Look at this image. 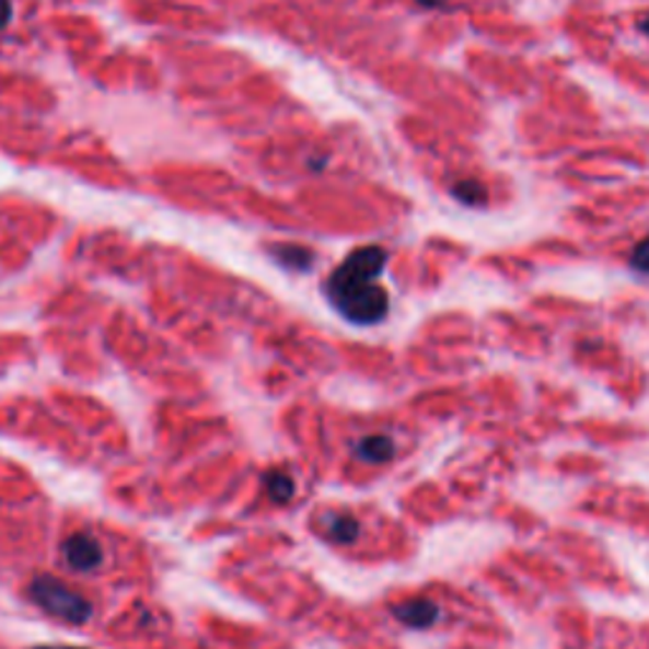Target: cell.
<instances>
[{"mask_svg": "<svg viewBox=\"0 0 649 649\" xmlns=\"http://www.w3.org/2000/svg\"><path fill=\"white\" fill-rule=\"evenodd\" d=\"M631 267L649 275V236L642 239V242L635 246V252H631Z\"/></svg>", "mask_w": 649, "mask_h": 649, "instance_id": "10", "label": "cell"}, {"mask_svg": "<svg viewBox=\"0 0 649 649\" xmlns=\"http://www.w3.org/2000/svg\"><path fill=\"white\" fill-rule=\"evenodd\" d=\"M639 28H642V31H645V34H649V13L645 15V19H642V21H639Z\"/></svg>", "mask_w": 649, "mask_h": 649, "instance_id": "12", "label": "cell"}, {"mask_svg": "<svg viewBox=\"0 0 649 649\" xmlns=\"http://www.w3.org/2000/svg\"><path fill=\"white\" fill-rule=\"evenodd\" d=\"M421 5H439V3H444V0H419Z\"/></svg>", "mask_w": 649, "mask_h": 649, "instance_id": "13", "label": "cell"}, {"mask_svg": "<svg viewBox=\"0 0 649 649\" xmlns=\"http://www.w3.org/2000/svg\"><path fill=\"white\" fill-rule=\"evenodd\" d=\"M31 596L38 606L44 609L46 614L59 616L63 622L82 624L86 616L92 614L90 601L82 594H77L74 589H69L67 583L51 579V576H38V579L31 583Z\"/></svg>", "mask_w": 649, "mask_h": 649, "instance_id": "2", "label": "cell"}, {"mask_svg": "<svg viewBox=\"0 0 649 649\" xmlns=\"http://www.w3.org/2000/svg\"><path fill=\"white\" fill-rule=\"evenodd\" d=\"M8 21H11V3L0 0V28L8 26Z\"/></svg>", "mask_w": 649, "mask_h": 649, "instance_id": "11", "label": "cell"}, {"mask_svg": "<svg viewBox=\"0 0 649 649\" xmlns=\"http://www.w3.org/2000/svg\"><path fill=\"white\" fill-rule=\"evenodd\" d=\"M325 531L333 541L352 543L358 538L360 525H358V520L350 518V515H327L325 518Z\"/></svg>", "mask_w": 649, "mask_h": 649, "instance_id": "6", "label": "cell"}, {"mask_svg": "<svg viewBox=\"0 0 649 649\" xmlns=\"http://www.w3.org/2000/svg\"><path fill=\"white\" fill-rule=\"evenodd\" d=\"M63 558L74 571H94L104 558L102 543L90 533H74L63 543Z\"/></svg>", "mask_w": 649, "mask_h": 649, "instance_id": "3", "label": "cell"}, {"mask_svg": "<svg viewBox=\"0 0 649 649\" xmlns=\"http://www.w3.org/2000/svg\"><path fill=\"white\" fill-rule=\"evenodd\" d=\"M275 256L279 259V264H285V267L290 269H308L312 264V254L304 250V246H294V244L275 246Z\"/></svg>", "mask_w": 649, "mask_h": 649, "instance_id": "8", "label": "cell"}, {"mask_svg": "<svg viewBox=\"0 0 649 649\" xmlns=\"http://www.w3.org/2000/svg\"><path fill=\"white\" fill-rule=\"evenodd\" d=\"M452 194L456 198H460L462 204H467V206H477V204H483V200H485V188L479 186L477 181H462V183H456Z\"/></svg>", "mask_w": 649, "mask_h": 649, "instance_id": "9", "label": "cell"}, {"mask_svg": "<svg viewBox=\"0 0 649 649\" xmlns=\"http://www.w3.org/2000/svg\"><path fill=\"white\" fill-rule=\"evenodd\" d=\"M264 485H267L269 498L275 500V502H287V500L292 498V492H294L292 477L287 475V472H282V470L267 472V477H264Z\"/></svg>", "mask_w": 649, "mask_h": 649, "instance_id": "7", "label": "cell"}, {"mask_svg": "<svg viewBox=\"0 0 649 649\" xmlns=\"http://www.w3.org/2000/svg\"><path fill=\"white\" fill-rule=\"evenodd\" d=\"M34 649H82V647H34Z\"/></svg>", "mask_w": 649, "mask_h": 649, "instance_id": "14", "label": "cell"}, {"mask_svg": "<svg viewBox=\"0 0 649 649\" xmlns=\"http://www.w3.org/2000/svg\"><path fill=\"white\" fill-rule=\"evenodd\" d=\"M356 452L360 460H366V462H389L391 456H394V442H391L389 437L371 434V437L360 439Z\"/></svg>", "mask_w": 649, "mask_h": 649, "instance_id": "5", "label": "cell"}, {"mask_svg": "<svg viewBox=\"0 0 649 649\" xmlns=\"http://www.w3.org/2000/svg\"><path fill=\"white\" fill-rule=\"evenodd\" d=\"M389 254L381 246H363L348 254L327 279V298L343 317L356 325H375L386 317L389 294L379 285Z\"/></svg>", "mask_w": 649, "mask_h": 649, "instance_id": "1", "label": "cell"}, {"mask_svg": "<svg viewBox=\"0 0 649 649\" xmlns=\"http://www.w3.org/2000/svg\"><path fill=\"white\" fill-rule=\"evenodd\" d=\"M394 614H396L398 622L406 624V627L427 629L437 622L439 606L429 599H412V601H404V604H398L394 609Z\"/></svg>", "mask_w": 649, "mask_h": 649, "instance_id": "4", "label": "cell"}]
</instances>
